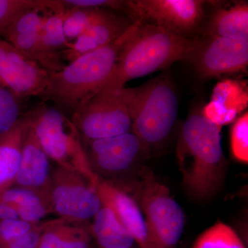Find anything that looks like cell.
<instances>
[{
	"label": "cell",
	"mask_w": 248,
	"mask_h": 248,
	"mask_svg": "<svg viewBox=\"0 0 248 248\" xmlns=\"http://www.w3.org/2000/svg\"><path fill=\"white\" fill-rule=\"evenodd\" d=\"M65 9L68 8H99L116 10L123 12V0H61Z\"/></svg>",
	"instance_id": "4dcf8cb0"
},
{
	"label": "cell",
	"mask_w": 248,
	"mask_h": 248,
	"mask_svg": "<svg viewBox=\"0 0 248 248\" xmlns=\"http://www.w3.org/2000/svg\"><path fill=\"white\" fill-rule=\"evenodd\" d=\"M0 201L16 207L30 206L50 203V196L26 187L13 186L0 195Z\"/></svg>",
	"instance_id": "4316f807"
},
{
	"label": "cell",
	"mask_w": 248,
	"mask_h": 248,
	"mask_svg": "<svg viewBox=\"0 0 248 248\" xmlns=\"http://www.w3.org/2000/svg\"><path fill=\"white\" fill-rule=\"evenodd\" d=\"M19 98L0 84V135L11 130L21 118Z\"/></svg>",
	"instance_id": "484cf974"
},
{
	"label": "cell",
	"mask_w": 248,
	"mask_h": 248,
	"mask_svg": "<svg viewBox=\"0 0 248 248\" xmlns=\"http://www.w3.org/2000/svg\"><path fill=\"white\" fill-rule=\"evenodd\" d=\"M81 140L94 174L117 187L138 175L149 150L132 131L99 140Z\"/></svg>",
	"instance_id": "52a82bcc"
},
{
	"label": "cell",
	"mask_w": 248,
	"mask_h": 248,
	"mask_svg": "<svg viewBox=\"0 0 248 248\" xmlns=\"http://www.w3.org/2000/svg\"><path fill=\"white\" fill-rule=\"evenodd\" d=\"M37 224L27 223L19 218L0 221V248L26 234Z\"/></svg>",
	"instance_id": "f546056e"
},
{
	"label": "cell",
	"mask_w": 248,
	"mask_h": 248,
	"mask_svg": "<svg viewBox=\"0 0 248 248\" xmlns=\"http://www.w3.org/2000/svg\"><path fill=\"white\" fill-rule=\"evenodd\" d=\"M248 103L246 86L234 80H223L214 88L211 99L202 115L221 127L232 122L247 108Z\"/></svg>",
	"instance_id": "2e32d148"
},
{
	"label": "cell",
	"mask_w": 248,
	"mask_h": 248,
	"mask_svg": "<svg viewBox=\"0 0 248 248\" xmlns=\"http://www.w3.org/2000/svg\"><path fill=\"white\" fill-rule=\"evenodd\" d=\"M8 42L31 60L37 62L49 74L62 71L67 65L62 53L51 51L43 45L39 33L16 36Z\"/></svg>",
	"instance_id": "44dd1931"
},
{
	"label": "cell",
	"mask_w": 248,
	"mask_h": 248,
	"mask_svg": "<svg viewBox=\"0 0 248 248\" xmlns=\"http://www.w3.org/2000/svg\"><path fill=\"white\" fill-rule=\"evenodd\" d=\"M91 232L99 248H134L136 242L130 232L107 206L102 205L92 218Z\"/></svg>",
	"instance_id": "d6986e66"
},
{
	"label": "cell",
	"mask_w": 248,
	"mask_h": 248,
	"mask_svg": "<svg viewBox=\"0 0 248 248\" xmlns=\"http://www.w3.org/2000/svg\"><path fill=\"white\" fill-rule=\"evenodd\" d=\"M193 248H246L236 232L228 225L217 222L196 240Z\"/></svg>",
	"instance_id": "cb8c5ba5"
},
{
	"label": "cell",
	"mask_w": 248,
	"mask_h": 248,
	"mask_svg": "<svg viewBox=\"0 0 248 248\" xmlns=\"http://www.w3.org/2000/svg\"><path fill=\"white\" fill-rule=\"evenodd\" d=\"M231 151L233 156L243 163L248 162V113L235 121L231 130Z\"/></svg>",
	"instance_id": "f1b7e54d"
},
{
	"label": "cell",
	"mask_w": 248,
	"mask_h": 248,
	"mask_svg": "<svg viewBox=\"0 0 248 248\" xmlns=\"http://www.w3.org/2000/svg\"><path fill=\"white\" fill-rule=\"evenodd\" d=\"M221 127L201 114L186 121L178 143L177 159L184 188L191 198L210 200L223 186L226 163Z\"/></svg>",
	"instance_id": "6da1fadb"
},
{
	"label": "cell",
	"mask_w": 248,
	"mask_h": 248,
	"mask_svg": "<svg viewBox=\"0 0 248 248\" xmlns=\"http://www.w3.org/2000/svg\"><path fill=\"white\" fill-rule=\"evenodd\" d=\"M200 43V40L141 22L125 42L112 74L102 89H124L131 80L190 59Z\"/></svg>",
	"instance_id": "3957f363"
},
{
	"label": "cell",
	"mask_w": 248,
	"mask_h": 248,
	"mask_svg": "<svg viewBox=\"0 0 248 248\" xmlns=\"http://www.w3.org/2000/svg\"><path fill=\"white\" fill-rule=\"evenodd\" d=\"M50 160L29 123L23 143L20 164L14 186L32 189L49 195L53 170Z\"/></svg>",
	"instance_id": "5bb4252c"
},
{
	"label": "cell",
	"mask_w": 248,
	"mask_h": 248,
	"mask_svg": "<svg viewBox=\"0 0 248 248\" xmlns=\"http://www.w3.org/2000/svg\"><path fill=\"white\" fill-rule=\"evenodd\" d=\"M117 187L133 197L145 217L148 248H176L185 227V215L153 171L144 166L134 179Z\"/></svg>",
	"instance_id": "277c9868"
},
{
	"label": "cell",
	"mask_w": 248,
	"mask_h": 248,
	"mask_svg": "<svg viewBox=\"0 0 248 248\" xmlns=\"http://www.w3.org/2000/svg\"><path fill=\"white\" fill-rule=\"evenodd\" d=\"M50 74L40 64L0 37V84L18 98L45 92Z\"/></svg>",
	"instance_id": "8fae6325"
},
{
	"label": "cell",
	"mask_w": 248,
	"mask_h": 248,
	"mask_svg": "<svg viewBox=\"0 0 248 248\" xmlns=\"http://www.w3.org/2000/svg\"><path fill=\"white\" fill-rule=\"evenodd\" d=\"M208 33L210 37L248 39V3L217 11L209 24Z\"/></svg>",
	"instance_id": "ffe728a7"
},
{
	"label": "cell",
	"mask_w": 248,
	"mask_h": 248,
	"mask_svg": "<svg viewBox=\"0 0 248 248\" xmlns=\"http://www.w3.org/2000/svg\"><path fill=\"white\" fill-rule=\"evenodd\" d=\"M90 226L62 218L45 222L37 248H93Z\"/></svg>",
	"instance_id": "e0dca14e"
},
{
	"label": "cell",
	"mask_w": 248,
	"mask_h": 248,
	"mask_svg": "<svg viewBox=\"0 0 248 248\" xmlns=\"http://www.w3.org/2000/svg\"><path fill=\"white\" fill-rule=\"evenodd\" d=\"M31 10L54 14L65 11L61 0H0V35H3L18 17Z\"/></svg>",
	"instance_id": "7402d4cb"
},
{
	"label": "cell",
	"mask_w": 248,
	"mask_h": 248,
	"mask_svg": "<svg viewBox=\"0 0 248 248\" xmlns=\"http://www.w3.org/2000/svg\"><path fill=\"white\" fill-rule=\"evenodd\" d=\"M39 10H31L17 18L3 34L6 40L24 34L40 33L45 17H42Z\"/></svg>",
	"instance_id": "83f0119b"
},
{
	"label": "cell",
	"mask_w": 248,
	"mask_h": 248,
	"mask_svg": "<svg viewBox=\"0 0 248 248\" xmlns=\"http://www.w3.org/2000/svg\"><path fill=\"white\" fill-rule=\"evenodd\" d=\"M84 140L110 138L131 131L132 122L121 89H103L71 116Z\"/></svg>",
	"instance_id": "ba28073f"
},
{
	"label": "cell",
	"mask_w": 248,
	"mask_h": 248,
	"mask_svg": "<svg viewBox=\"0 0 248 248\" xmlns=\"http://www.w3.org/2000/svg\"><path fill=\"white\" fill-rule=\"evenodd\" d=\"M43 223H39L32 230L0 248H37L40 243Z\"/></svg>",
	"instance_id": "d6a6232c"
},
{
	"label": "cell",
	"mask_w": 248,
	"mask_h": 248,
	"mask_svg": "<svg viewBox=\"0 0 248 248\" xmlns=\"http://www.w3.org/2000/svg\"><path fill=\"white\" fill-rule=\"evenodd\" d=\"M27 115L49 159L60 167L79 173L94 185L98 177L91 170L79 134L71 119L55 106L45 103Z\"/></svg>",
	"instance_id": "8992f818"
},
{
	"label": "cell",
	"mask_w": 248,
	"mask_h": 248,
	"mask_svg": "<svg viewBox=\"0 0 248 248\" xmlns=\"http://www.w3.org/2000/svg\"><path fill=\"white\" fill-rule=\"evenodd\" d=\"M93 187L102 205L113 212L121 224L133 236L138 248H148V232L144 217L133 197L99 178Z\"/></svg>",
	"instance_id": "4fadbf2b"
},
{
	"label": "cell",
	"mask_w": 248,
	"mask_h": 248,
	"mask_svg": "<svg viewBox=\"0 0 248 248\" xmlns=\"http://www.w3.org/2000/svg\"><path fill=\"white\" fill-rule=\"evenodd\" d=\"M192 58L197 71L205 78L244 71L248 65V39L210 37L200 41Z\"/></svg>",
	"instance_id": "7c38bea8"
},
{
	"label": "cell",
	"mask_w": 248,
	"mask_h": 248,
	"mask_svg": "<svg viewBox=\"0 0 248 248\" xmlns=\"http://www.w3.org/2000/svg\"><path fill=\"white\" fill-rule=\"evenodd\" d=\"M16 207V206H15ZM19 219L37 224L42 218L52 213L51 206L49 203H40L30 206L16 207Z\"/></svg>",
	"instance_id": "1f68e13d"
},
{
	"label": "cell",
	"mask_w": 248,
	"mask_h": 248,
	"mask_svg": "<svg viewBox=\"0 0 248 248\" xmlns=\"http://www.w3.org/2000/svg\"><path fill=\"white\" fill-rule=\"evenodd\" d=\"M66 11V10H65ZM65 11L50 13L44 19L42 31L39 33L41 42L48 50L62 53L70 48L71 42L67 40L63 32Z\"/></svg>",
	"instance_id": "d4e9b609"
},
{
	"label": "cell",
	"mask_w": 248,
	"mask_h": 248,
	"mask_svg": "<svg viewBox=\"0 0 248 248\" xmlns=\"http://www.w3.org/2000/svg\"><path fill=\"white\" fill-rule=\"evenodd\" d=\"M135 21L110 45L85 54L62 71L50 74L41 98L51 101L64 115L71 116L104 87L110 78L125 42L137 28Z\"/></svg>",
	"instance_id": "7a4b0ae2"
},
{
	"label": "cell",
	"mask_w": 248,
	"mask_h": 248,
	"mask_svg": "<svg viewBox=\"0 0 248 248\" xmlns=\"http://www.w3.org/2000/svg\"><path fill=\"white\" fill-rule=\"evenodd\" d=\"M17 209L11 204L0 201V221L9 219H18Z\"/></svg>",
	"instance_id": "836d02e7"
},
{
	"label": "cell",
	"mask_w": 248,
	"mask_h": 248,
	"mask_svg": "<svg viewBox=\"0 0 248 248\" xmlns=\"http://www.w3.org/2000/svg\"><path fill=\"white\" fill-rule=\"evenodd\" d=\"M49 195L52 213L65 219L89 222L102 207L84 176L58 166L52 170Z\"/></svg>",
	"instance_id": "9c48e42d"
},
{
	"label": "cell",
	"mask_w": 248,
	"mask_h": 248,
	"mask_svg": "<svg viewBox=\"0 0 248 248\" xmlns=\"http://www.w3.org/2000/svg\"><path fill=\"white\" fill-rule=\"evenodd\" d=\"M133 132L149 148L164 141L179 112L177 93L168 78H158L137 88L121 89Z\"/></svg>",
	"instance_id": "5b68a950"
},
{
	"label": "cell",
	"mask_w": 248,
	"mask_h": 248,
	"mask_svg": "<svg viewBox=\"0 0 248 248\" xmlns=\"http://www.w3.org/2000/svg\"><path fill=\"white\" fill-rule=\"evenodd\" d=\"M109 10L99 8H68L65 11L63 32L67 40L79 37L93 24L105 17Z\"/></svg>",
	"instance_id": "603a6c76"
},
{
	"label": "cell",
	"mask_w": 248,
	"mask_h": 248,
	"mask_svg": "<svg viewBox=\"0 0 248 248\" xmlns=\"http://www.w3.org/2000/svg\"><path fill=\"white\" fill-rule=\"evenodd\" d=\"M29 127V120L26 114L11 130L0 135V195L15 185Z\"/></svg>",
	"instance_id": "ac0fdd59"
},
{
	"label": "cell",
	"mask_w": 248,
	"mask_h": 248,
	"mask_svg": "<svg viewBox=\"0 0 248 248\" xmlns=\"http://www.w3.org/2000/svg\"><path fill=\"white\" fill-rule=\"evenodd\" d=\"M133 23L122 15L109 11L105 17L72 42L69 48L62 52L63 60L68 63L85 54L110 45L123 35Z\"/></svg>",
	"instance_id": "9a60e30c"
},
{
	"label": "cell",
	"mask_w": 248,
	"mask_h": 248,
	"mask_svg": "<svg viewBox=\"0 0 248 248\" xmlns=\"http://www.w3.org/2000/svg\"><path fill=\"white\" fill-rule=\"evenodd\" d=\"M204 4L201 0H128L123 12L133 22L153 24L186 37L202 20Z\"/></svg>",
	"instance_id": "30bf717a"
}]
</instances>
